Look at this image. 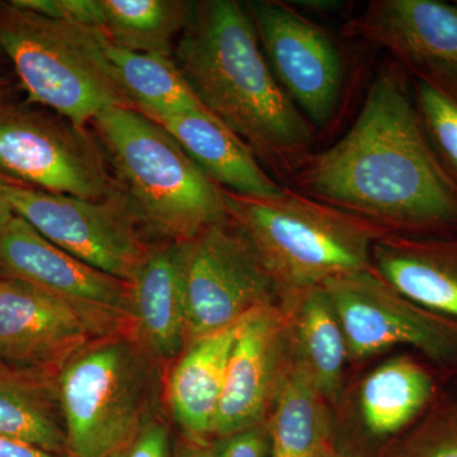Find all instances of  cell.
Here are the masks:
<instances>
[{"label":"cell","instance_id":"6da1fadb","mask_svg":"<svg viewBox=\"0 0 457 457\" xmlns=\"http://www.w3.org/2000/svg\"><path fill=\"white\" fill-rule=\"evenodd\" d=\"M296 185L342 212L407 236L457 233V179L436 152L409 78L378 74L350 130L295 171Z\"/></svg>","mask_w":457,"mask_h":457},{"label":"cell","instance_id":"7a4b0ae2","mask_svg":"<svg viewBox=\"0 0 457 457\" xmlns=\"http://www.w3.org/2000/svg\"><path fill=\"white\" fill-rule=\"evenodd\" d=\"M174 62L201 104L278 171L308 158L312 130L262 50L251 14L236 0L195 4Z\"/></svg>","mask_w":457,"mask_h":457},{"label":"cell","instance_id":"3957f363","mask_svg":"<svg viewBox=\"0 0 457 457\" xmlns=\"http://www.w3.org/2000/svg\"><path fill=\"white\" fill-rule=\"evenodd\" d=\"M90 125L147 236L185 243L228 219L221 188L161 125L121 106L106 108Z\"/></svg>","mask_w":457,"mask_h":457},{"label":"cell","instance_id":"277c9868","mask_svg":"<svg viewBox=\"0 0 457 457\" xmlns=\"http://www.w3.org/2000/svg\"><path fill=\"white\" fill-rule=\"evenodd\" d=\"M230 220L245 234L278 282L282 297L329 279L371 269L381 228L299 192L272 198L221 188Z\"/></svg>","mask_w":457,"mask_h":457},{"label":"cell","instance_id":"5b68a950","mask_svg":"<svg viewBox=\"0 0 457 457\" xmlns=\"http://www.w3.org/2000/svg\"><path fill=\"white\" fill-rule=\"evenodd\" d=\"M167 368L131 330L98 337L57 372L71 457H106L163 413Z\"/></svg>","mask_w":457,"mask_h":457},{"label":"cell","instance_id":"8992f818","mask_svg":"<svg viewBox=\"0 0 457 457\" xmlns=\"http://www.w3.org/2000/svg\"><path fill=\"white\" fill-rule=\"evenodd\" d=\"M99 29L0 2V50L13 65L27 104L87 129L106 108H132L104 54Z\"/></svg>","mask_w":457,"mask_h":457},{"label":"cell","instance_id":"52a82bcc","mask_svg":"<svg viewBox=\"0 0 457 457\" xmlns=\"http://www.w3.org/2000/svg\"><path fill=\"white\" fill-rule=\"evenodd\" d=\"M0 176L83 200H104L121 189L87 129L26 101L0 107Z\"/></svg>","mask_w":457,"mask_h":457},{"label":"cell","instance_id":"ba28073f","mask_svg":"<svg viewBox=\"0 0 457 457\" xmlns=\"http://www.w3.org/2000/svg\"><path fill=\"white\" fill-rule=\"evenodd\" d=\"M179 262L187 345L282 302L278 282L228 216L179 243Z\"/></svg>","mask_w":457,"mask_h":457},{"label":"cell","instance_id":"9c48e42d","mask_svg":"<svg viewBox=\"0 0 457 457\" xmlns=\"http://www.w3.org/2000/svg\"><path fill=\"white\" fill-rule=\"evenodd\" d=\"M14 215L62 251L130 284L153 243L130 198L120 189L104 200L50 194L3 177Z\"/></svg>","mask_w":457,"mask_h":457},{"label":"cell","instance_id":"30bf717a","mask_svg":"<svg viewBox=\"0 0 457 457\" xmlns=\"http://www.w3.org/2000/svg\"><path fill=\"white\" fill-rule=\"evenodd\" d=\"M347 342L350 361L414 348L440 365H457V324L427 312L378 278L372 269L321 285Z\"/></svg>","mask_w":457,"mask_h":457},{"label":"cell","instance_id":"8fae6325","mask_svg":"<svg viewBox=\"0 0 457 457\" xmlns=\"http://www.w3.org/2000/svg\"><path fill=\"white\" fill-rule=\"evenodd\" d=\"M0 276L65 303L95 338L130 330V284L62 251L17 215L0 231Z\"/></svg>","mask_w":457,"mask_h":457},{"label":"cell","instance_id":"7c38bea8","mask_svg":"<svg viewBox=\"0 0 457 457\" xmlns=\"http://www.w3.org/2000/svg\"><path fill=\"white\" fill-rule=\"evenodd\" d=\"M249 11L279 86L309 121L324 128L342 88V57L335 41L284 3L255 2Z\"/></svg>","mask_w":457,"mask_h":457},{"label":"cell","instance_id":"4fadbf2b","mask_svg":"<svg viewBox=\"0 0 457 457\" xmlns=\"http://www.w3.org/2000/svg\"><path fill=\"white\" fill-rule=\"evenodd\" d=\"M291 371L281 306H262L237 323L212 438L266 422Z\"/></svg>","mask_w":457,"mask_h":457},{"label":"cell","instance_id":"5bb4252c","mask_svg":"<svg viewBox=\"0 0 457 457\" xmlns=\"http://www.w3.org/2000/svg\"><path fill=\"white\" fill-rule=\"evenodd\" d=\"M93 338L82 318L68 305L0 276L2 362L56 376Z\"/></svg>","mask_w":457,"mask_h":457},{"label":"cell","instance_id":"9a60e30c","mask_svg":"<svg viewBox=\"0 0 457 457\" xmlns=\"http://www.w3.org/2000/svg\"><path fill=\"white\" fill-rule=\"evenodd\" d=\"M371 269L411 303L457 324V236H384Z\"/></svg>","mask_w":457,"mask_h":457},{"label":"cell","instance_id":"2e32d148","mask_svg":"<svg viewBox=\"0 0 457 457\" xmlns=\"http://www.w3.org/2000/svg\"><path fill=\"white\" fill-rule=\"evenodd\" d=\"M405 65H457V4L438 0H378L350 25Z\"/></svg>","mask_w":457,"mask_h":457},{"label":"cell","instance_id":"e0dca14e","mask_svg":"<svg viewBox=\"0 0 457 457\" xmlns=\"http://www.w3.org/2000/svg\"><path fill=\"white\" fill-rule=\"evenodd\" d=\"M131 333L165 368L187 345L179 243L158 242L130 282Z\"/></svg>","mask_w":457,"mask_h":457},{"label":"cell","instance_id":"ac0fdd59","mask_svg":"<svg viewBox=\"0 0 457 457\" xmlns=\"http://www.w3.org/2000/svg\"><path fill=\"white\" fill-rule=\"evenodd\" d=\"M281 306L291 370L332 404L341 394L347 342L335 308L321 286L284 295Z\"/></svg>","mask_w":457,"mask_h":457},{"label":"cell","instance_id":"d6986e66","mask_svg":"<svg viewBox=\"0 0 457 457\" xmlns=\"http://www.w3.org/2000/svg\"><path fill=\"white\" fill-rule=\"evenodd\" d=\"M237 326L189 342L165 371V408L188 440H212Z\"/></svg>","mask_w":457,"mask_h":457},{"label":"cell","instance_id":"ffe728a7","mask_svg":"<svg viewBox=\"0 0 457 457\" xmlns=\"http://www.w3.org/2000/svg\"><path fill=\"white\" fill-rule=\"evenodd\" d=\"M147 119L170 132L219 187L253 198L278 197L284 192L245 141L206 111L155 114Z\"/></svg>","mask_w":457,"mask_h":457},{"label":"cell","instance_id":"44dd1931","mask_svg":"<svg viewBox=\"0 0 457 457\" xmlns=\"http://www.w3.org/2000/svg\"><path fill=\"white\" fill-rule=\"evenodd\" d=\"M435 380L411 356L385 361L360 385L357 411L363 431L376 441L404 432L431 404Z\"/></svg>","mask_w":457,"mask_h":457},{"label":"cell","instance_id":"7402d4cb","mask_svg":"<svg viewBox=\"0 0 457 457\" xmlns=\"http://www.w3.org/2000/svg\"><path fill=\"white\" fill-rule=\"evenodd\" d=\"M0 435L71 457L56 376L0 361Z\"/></svg>","mask_w":457,"mask_h":457},{"label":"cell","instance_id":"603a6c76","mask_svg":"<svg viewBox=\"0 0 457 457\" xmlns=\"http://www.w3.org/2000/svg\"><path fill=\"white\" fill-rule=\"evenodd\" d=\"M267 427L270 457H326L338 444L330 403L293 370Z\"/></svg>","mask_w":457,"mask_h":457},{"label":"cell","instance_id":"cb8c5ba5","mask_svg":"<svg viewBox=\"0 0 457 457\" xmlns=\"http://www.w3.org/2000/svg\"><path fill=\"white\" fill-rule=\"evenodd\" d=\"M104 47L114 79L131 107L144 116L206 111L180 73L174 57L132 53L116 46L107 37Z\"/></svg>","mask_w":457,"mask_h":457},{"label":"cell","instance_id":"d4e9b609","mask_svg":"<svg viewBox=\"0 0 457 457\" xmlns=\"http://www.w3.org/2000/svg\"><path fill=\"white\" fill-rule=\"evenodd\" d=\"M194 7L180 0H98L97 29L121 49L174 57L173 40Z\"/></svg>","mask_w":457,"mask_h":457},{"label":"cell","instance_id":"484cf974","mask_svg":"<svg viewBox=\"0 0 457 457\" xmlns=\"http://www.w3.org/2000/svg\"><path fill=\"white\" fill-rule=\"evenodd\" d=\"M411 92L429 139L457 179V65L411 64Z\"/></svg>","mask_w":457,"mask_h":457},{"label":"cell","instance_id":"4316f807","mask_svg":"<svg viewBox=\"0 0 457 457\" xmlns=\"http://www.w3.org/2000/svg\"><path fill=\"white\" fill-rule=\"evenodd\" d=\"M396 457H457V404L433 413Z\"/></svg>","mask_w":457,"mask_h":457},{"label":"cell","instance_id":"83f0119b","mask_svg":"<svg viewBox=\"0 0 457 457\" xmlns=\"http://www.w3.org/2000/svg\"><path fill=\"white\" fill-rule=\"evenodd\" d=\"M173 450L170 427L162 413L106 457H173Z\"/></svg>","mask_w":457,"mask_h":457},{"label":"cell","instance_id":"f1b7e54d","mask_svg":"<svg viewBox=\"0 0 457 457\" xmlns=\"http://www.w3.org/2000/svg\"><path fill=\"white\" fill-rule=\"evenodd\" d=\"M212 441L216 457H270L267 420Z\"/></svg>","mask_w":457,"mask_h":457},{"label":"cell","instance_id":"f546056e","mask_svg":"<svg viewBox=\"0 0 457 457\" xmlns=\"http://www.w3.org/2000/svg\"><path fill=\"white\" fill-rule=\"evenodd\" d=\"M0 457H62L54 455L26 444V442L13 440L0 435Z\"/></svg>","mask_w":457,"mask_h":457},{"label":"cell","instance_id":"4dcf8cb0","mask_svg":"<svg viewBox=\"0 0 457 457\" xmlns=\"http://www.w3.org/2000/svg\"><path fill=\"white\" fill-rule=\"evenodd\" d=\"M173 457H216L212 441L200 442L180 437L174 441Z\"/></svg>","mask_w":457,"mask_h":457},{"label":"cell","instance_id":"1f68e13d","mask_svg":"<svg viewBox=\"0 0 457 457\" xmlns=\"http://www.w3.org/2000/svg\"><path fill=\"white\" fill-rule=\"evenodd\" d=\"M20 83H14L7 75H0V107L14 104Z\"/></svg>","mask_w":457,"mask_h":457},{"label":"cell","instance_id":"d6a6232c","mask_svg":"<svg viewBox=\"0 0 457 457\" xmlns=\"http://www.w3.org/2000/svg\"><path fill=\"white\" fill-rule=\"evenodd\" d=\"M13 218L14 212L5 197L4 189H3V177L0 176V231L7 227L8 222Z\"/></svg>","mask_w":457,"mask_h":457},{"label":"cell","instance_id":"836d02e7","mask_svg":"<svg viewBox=\"0 0 457 457\" xmlns=\"http://www.w3.org/2000/svg\"><path fill=\"white\" fill-rule=\"evenodd\" d=\"M326 457H362L359 455V453H354L347 447L341 446V445L337 444L335 449L330 451L329 453Z\"/></svg>","mask_w":457,"mask_h":457},{"label":"cell","instance_id":"e575fe53","mask_svg":"<svg viewBox=\"0 0 457 457\" xmlns=\"http://www.w3.org/2000/svg\"><path fill=\"white\" fill-rule=\"evenodd\" d=\"M4 59H7V57H5L4 54H3V51L0 50V75H4V74H2V71H3L2 64H3V60H4Z\"/></svg>","mask_w":457,"mask_h":457},{"label":"cell","instance_id":"d590c367","mask_svg":"<svg viewBox=\"0 0 457 457\" xmlns=\"http://www.w3.org/2000/svg\"><path fill=\"white\" fill-rule=\"evenodd\" d=\"M456 4H457V2H456Z\"/></svg>","mask_w":457,"mask_h":457}]
</instances>
